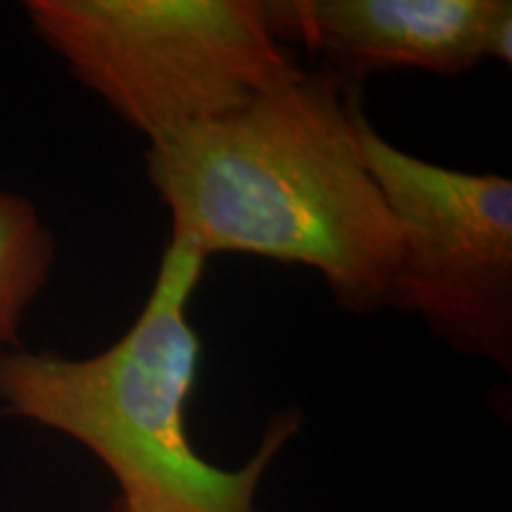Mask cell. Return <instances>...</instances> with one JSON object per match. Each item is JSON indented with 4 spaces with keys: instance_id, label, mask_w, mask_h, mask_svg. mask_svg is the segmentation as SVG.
Listing matches in <instances>:
<instances>
[{
    "instance_id": "obj_4",
    "label": "cell",
    "mask_w": 512,
    "mask_h": 512,
    "mask_svg": "<svg viewBox=\"0 0 512 512\" xmlns=\"http://www.w3.org/2000/svg\"><path fill=\"white\" fill-rule=\"evenodd\" d=\"M363 152L403 226L389 304L463 356L512 368V183L387 143L358 107Z\"/></svg>"
},
{
    "instance_id": "obj_6",
    "label": "cell",
    "mask_w": 512,
    "mask_h": 512,
    "mask_svg": "<svg viewBox=\"0 0 512 512\" xmlns=\"http://www.w3.org/2000/svg\"><path fill=\"white\" fill-rule=\"evenodd\" d=\"M55 264V238L27 197L0 192V349L17 347L24 313Z\"/></svg>"
},
{
    "instance_id": "obj_1",
    "label": "cell",
    "mask_w": 512,
    "mask_h": 512,
    "mask_svg": "<svg viewBox=\"0 0 512 512\" xmlns=\"http://www.w3.org/2000/svg\"><path fill=\"white\" fill-rule=\"evenodd\" d=\"M358 107L328 69H304L238 112L147 147L171 242L202 259L309 266L347 311L387 309L403 226L363 152Z\"/></svg>"
},
{
    "instance_id": "obj_2",
    "label": "cell",
    "mask_w": 512,
    "mask_h": 512,
    "mask_svg": "<svg viewBox=\"0 0 512 512\" xmlns=\"http://www.w3.org/2000/svg\"><path fill=\"white\" fill-rule=\"evenodd\" d=\"M207 259L169 242L136 323L88 358L0 351V413L57 430L117 479L121 498L164 512H259L256 491L299 413H280L238 470L204 460L188 437L202 342L188 318Z\"/></svg>"
},
{
    "instance_id": "obj_5",
    "label": "cell",
    "mask_w": 512,
    "mask_h": 512,
    "mask_svg": "<svg viewBox=\"0 0 512 512\" xmlns=\"http://www.w3.org/2000/svg\"><path fill=\"white\" fill-rule=\"evenodd\" d=\"M266 8L280 41L304 43L351 91L389 69L460 76L484 60L510 64L508 0H278Z\"/></svg>"
},
{
    "instance_id": "obj_3",
    "label": "cell",
    "mask_w": 512,
    "mask_h": 512,
    "mask_svg": "<svg viewBox=\"0 0 512 512\" xmlns=\"http://www.w3.org/2000/svg\"><path fill=\"white\" fill-rule=\"evenodd\" d=\"M24 8L69 72L150 147L304 72L261 0H29Z\"/></svg>"
},
{
    "instance_id": "obj_7",
    "label": "cell",
    "mask_w": 512,
    "mask_h": 512,
    "mask_svg": "<svg viewBox=\"0 0 512 512\" xmlns=\"http://www.w3.org/2000/svg\"><path fill=\"white\" fill-rule=\"evenodd\" d=\"M112 512H164V510H157V508H152V505H145V503H136V501H126V498H119Z\"/></svg>"
}]
</instances>
